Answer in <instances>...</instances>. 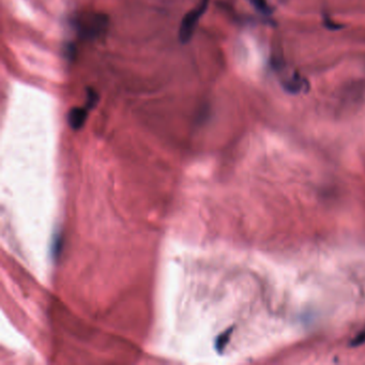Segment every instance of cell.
I'll return each instance as SVG.
<instances>
[{"label": "cell", "mask_w": 365, "mask_h": 365, "mask_svg": "<svg viewBox=\"0 0 365 365\" xmlns=\"http://www.w3.org/2000/svg\"><path fill=\"white\" fill-rule=\"evenodd\" d=\"M210 0H201L199 3L184 15L179 27V40L182 44L189 43L194 36L196 26L201 21V17L205 14L209 6Z\"/></svg>", "instance_id": "obj_1"}, {"label": "cell", "mask_w": 365, "mask_h": 365, "mask_svg": "<svg viewBox=\"0 0 365 365\" xmlns=\"http://www.w3.org/2000/svg\"><path fill=\"white\" fill-rule=\"evenodd\" d=\"M88 108L86 107H73L68 112V123L70 128L74 131L81 130L88 117Z\"/></svg>", "instance_id": "obj_2"}, {"label": "cell", "mask_w": 365, "mask_h": 365, "mask_svg": "<svg viewBox=\"0 0 365 365\" xmlns=\"http://www.w3.org/2000/svg\"><path fill=\"white\" fill-rule=\"evenodd\" d=\"M63 247V238L60 232H56L52 236V243H51V256L52 260H57L60 256L61 251Z\"/></svg>", "instance_id": "obj_3"}, {"label": "cell", "mask_w": 365, "mask_h": 365, "mask_svg": "<svg viewBox=\"0 0 365 365\" xmlns=\"http://www.w3.org/2000/svg\"><path fill=\"white\" fill-rule=\"evenodd\" d=\"M304 83H305V79H302L298 75H295L294 77H291V79H289V81L284 83L283 86L285 89H286L288 92H290V94H298L299 91H301L303 89Z\"/></svg>", "instance_id": "obj_4"}, {"label": "cell", "mask_w": 365, "mask_h": 365, "mask_svg": "<svg viewBox=\"0 0 365 365\" xmlns=\"http://www.w3.org/2000/svg\"><path fill=\"white\" fill-rule=\"evenodd\" d=\"M231 334H232V328H229L228 330L223 332V333H221L220 335L216 337L214 347H215L217 353H223L225 347L227 346V344L230 340Z\"/></svg>", "instance_id": "obj_5"}, {"label": "cell", "mask_w": 365, "mask_h": 365, "mask_svg": "<svg viewBox=\"0 0 365 365\" xmlns=\"http://www.w3.org/2000/svg\"><path fill=\"white\" fill-rule=\"evenodd\" d=\"M248 1L254 6L255 10L261 14L269 15L272 12L270 5L267 3V0H248Z\"/></svg>", "instance_id": "obj_6"}, {"label": "cell", "mask_w": 365, "mask_h": 365, "mask_svg": "<svg viewBox=\"0 0 365 365\" xmlns=\"http://www.w3.org/2000/svg\"><path fill=\"white\" fill-rule=\"evenodd\" d=\"M86 94H87L86 107H87L88 109L95 108L99 102V95L97 94V91L92 88H87V90H86Z\"/></svg>", "instance_id": "obj_7"}, {"label": "cell", "mask_w": 365, "mask_h": 365, "mask_svg": "<svg viewBox=\"0 0 365 365\" xmlns=\"http://www.w3.org/2000/svg\"><path fill=\"white\" fill-rule=\"evenodd\" d=\"M364 343H365V330L360 332L359 334H357V336H355L353 338V341H351V343H350V346L357 347V346H360V345H362Z\"/></svg>", "instance_id": "obj_8"}, {"label": "cell", "mask_w": 365, "mask_h": 365, "mask_svg": "<svg viewBox=\"0 0 365 365\" xmlns=\"http://www.w3.org/2000/svg\"><path fill=\"white\" fill-rule=\"evenodd\" d=\"M324 25H326L327 28H329V29H338V28H342L338 25L332 23V21H331V19H329V18H324Z\"/></svg>", "instance_id": "obj_9"}]
</instances>
